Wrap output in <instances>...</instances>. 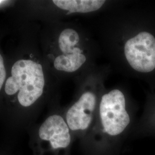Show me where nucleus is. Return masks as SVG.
<instances>
[{"instance_id": "obj_1", "label": "nucleus", "mask_w": 155, "mask_h": 155, "mask_svg": "<svg viewBox=\"0 0 155 155\" xmlns=\"http://www.w3.org/2000/svg\"><path fill=\"white\" fill-rule=\"evenodd\" d=\"M11 74L6 82V93L12 95L18 91L19 104L24 107L32 105L44 90L45 75L41 65L31 60H20L13 64Z\"/></svg>"}, {"instance_id": "obj_2", "label": "nucleus", "mask_w": 155, "mask_h": 155, "mask_svg": "<svg viewBox=\"0 0 155 155\" xmlns=\"http://www.w3.org/2000/svg\"><path fill=\"white\" fill-rule=\"evenodd\" d=\"M73 28H66L61 31L58 38V47L61 54L54 61L56 70L75 72L86 66L89 61L90 50L87 40Z\"/></svg>"}, {"instance_id": "obj_3", "label": "nucleus", "mask_w": 155, "mask_h": 155, "mask_svg": "<svg viewBox=\"0 0 155 155\" xmlns=\"http://www.w3.org/2000/svg\"><path fill=\"white\" fill-rule=\"evenodd\" d=\"M99 113L103 131L111 136L121 134L130 122L125 96L120 89H113L101 97Z\"/></svg>"}, {"instance_id": "obj_4", "label": "nucleus", "mask_w": 155, "mask_h": 155, "mask_svg": "<svg viewBox=\"0 0 155 155\" xmlns=\"http://www.w3.org/2000/svg\"><path fill=\"white\" fill-rule=\"evenodd\" d=\"M125 61L133 70L148 73L155 69V38L148 32L141 31L127 36L123 42Z\"/></svg>"}, {"instance_id": "obj_5", "label": "nucleus", "mask_w": 155, "mask_h": 155, "mask_svg": "<svg viewBox=\"0 0 155 155\" xmlns=\"http://www.w3.org/2000/svg\"><path fill=\"white\" fill-rule=\"evenodd\" d=\"M83 90L78 100L67 112V124L72 131L86 130L90 127L98 104V97L95 90Z\"/></svg>"}, {"instance_id": "obj_6", "label": "nucleus", "mask_w": 155, "mask_h": 155, "mask_svg": "<svg viewBox=\"0 0 155 155\" xmlns=\"http://www.w3.org/2000/svg\"><path fill=\"white\" fill-rule=\"evenodd\" d=\"M70 129L62 117L54 114L48 117L39 129V137L50 143L54 150L65 149L71 143Z\"/></svg>"}, {"instance_id": "obj_7", "label": "nucleus", "mask_w": 155, "mask_h": 155, "mask_svg": "<svg viewBox=\"0 0 155 155\" xmlns=\"http://www.w3.org/2000/svg\"><path fill=\"white\" fill-rule=\"evenodd\" d=\"M52 2L59 9L68 12L67 15L98 11L107 2L103 0H54Z\"/></svg>"}, {"instance_id": "obj_8", "label": "nucleus", "mask_w": 155, "mask_h": 155, "mask_svg": "<svg viewBox=\"0 0 155 155\" xmlns=\"http://www.w3.org/2000/svg\"><path fill=\"white\" fill-rule=\"evenodd\" d=\"M5 77L6 71L4 63V59L1 55L0 54V90L5 81Z\"/></svg>"}, {"instance_id": "obj_9", "label": "nucleus", "mask_w": 155, "mask_h": 155, "mask_svg": "<svg viewBox=\"0 0 155 155\" xmlns=\"http://www.w3.org/2000/svg\"><path fill=\"white\" fill-rule=\"evenodd\" d=\"M4 2V1H0V3H1V2Z\"/></svg>"}]
</instances>
